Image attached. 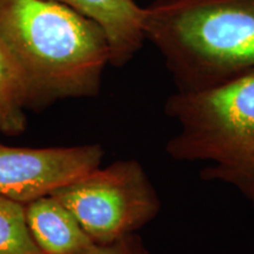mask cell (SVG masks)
Here are the masks:
<instances>
[{
  "mask_svg": "<svg viewBox=\"0 0 254 254\" xmlns=\"http://www.w3.org/2000/svg\"><path fill=\"white\" fill-rule=\"evenodd\" d=\"M0 40L23 73L30 109L99 93L110 46L93 19L52 0H0Z\"/></svg>",
  "mask_w": 254,
  "mask_h": 254,
  "instance_id": "obj_1",
  "label": "cell"
},
{
  "mask_svg": "<svg viewBox=\"0 0 254 254\" xmlns=\"http://www.w3.org/2000/svg\"><path fill=\"white\" fill-rule=\"evenodd\" d=\"M144 33L178 91H199L254 71V0H155Z\"/></svg>",
  "mask_w": 254,
  "mask_h": 254,
  "instance_id": "obj_2",
  "label": "cell"
},
{
  "mask_svg": "<svg viewBox=\"0 0 254 254\" xmlns=\"http://www.w3.org/2000/svg\"><path fill=\"white\" fill-rule=\"evenodd\" d=\"M178 132L166 153L179 163H206L205 182L236 189L254 208V71L217 86L178 91L165 104Z\"/></svg>",
  "mask_w": 254,
  "mask_h": 254,
  "instance_id": "obj_3",
  "label": "cell"
},
{
  "mask_svg": "<svg viewBox=\"0 0 254 254\" xmlns=\"http://www.w3.org/2000/svg\"><path fill=\"white\" fill-rule=\"evenodd\" d=\"M51 195L71 211L94 244L136 233L161 211L157 190L134 159L95 168Z\"/></svg>",
  "mask_w": 254,
  "mask_h": 254,
  "instance_id": "obj_4",
  "label": "cell"
},
{
  "mask_svg": "<svg viewBox=\"0 0 254 254\" xmlns=\"http://www.w3.org/2000/svg\"><path fill=\"white\" fill-rule=\"evenodd\" d=\"M100 145L26 148L0 142V194L27 204L100 167Z\"/></svg>",
  "mask_w": 254,
  "mask_h": 254,
  "instance_id": "obj_5",
  "label": "cell"
},
{
  "mask_svg": "<svg viewBox=\"0 0 254 254\" xmlns=\"http://www.w3.org/2000/svg\"><path fill=\"white\" fill-rule=\"evenodd\" d=\"M93 19L103 27L110 46V64L122 67L140 51L146 40L144 7L134 0H52Z\"/></svg>",
  "mask_w": 254,
  "mask_h": 254,
  "instance_id": "obj_6",
  "label": "cell"
},
{
  "mask_svg": "<svg viewBox=\"0 0 254 254\" xmlns=\"http://www.w3.org/2000/svg\"><path fill=\"white\" fill-rule=\"evenodd\" d=\"M25 218L44 254H85L94 245L71 211L51 194L25 204Z\"/></svg>",
  "mask_w": 254,
  "mask_h": 254,
  "instance_id": "obj_7",
  "label": "cell"
},
{
  "mask_svg": "<svg viewBox=\"0 0 254 254\" xmlns=\"http://www.w3.org/2000/svg\"><path fill=\"white\" fill-rule=\"evenodd\" d=\"M28 91L23 73L0 40V133L19 135L26 128Z\"/></svg>",
  "mask_w": 254,
  "mask_h": 254,
  "instance_id": "obj_8",
  "label": "cell"
},
{
  "mask_svg": "<svg viewBox=\"0 0 254 254\" xmlns=\"http://www.w3.org/2000/svg\"><path fill=\"white\" fill-rule=\"evenodd\" d=\"M0 254H44L32 239L25 205L0 194Z\"/></svg>",
  "mask_w": 254,
  "mask_h": 254,
  "instance_id": "obj_9",
  "label": "cell"
},
{
  "mask_svg": "<svg viewBox=\"0 0 254 254\" xmlns=\"http://www.w3.org/2000/svg\"><path fill=\"white\" fill-rule=\"evenodd\" d=\"M85 254H151L138 233L109 244H94Z\"/></svg>",
  "mask_w": 254,
  "mask_h": 254,
  "instance_id": "obj_10",
  "label": "cell"
}]
</instances>
